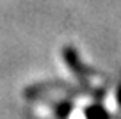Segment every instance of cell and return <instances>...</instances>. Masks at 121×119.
<instances>
[{
  "mask_svg": "<svg viewBox=\"0 0 121 119\" xmlns=\"http://www.w3.org/2000/svg\"><path fill=\"white\" fill-rule=\"evenodd\" d=\"M71 119H84V115L82 114H80V112H73V114H71Z\"/></svg>",
  "mask_w": 121,
  "mask_h": 119,
  "instance_id": "1",
  "label": "cell"
}]
</instances>
